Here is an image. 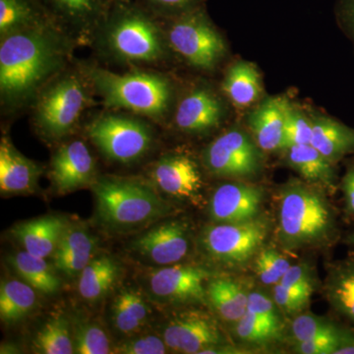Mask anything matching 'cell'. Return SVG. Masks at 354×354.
I'll use <instances>...</instances> for the list:
<instances>
[{"label":"cell","mask_w":354,"mask_h":354,"mask_svg":"<svg viewBox=\"0 0 354 354\" xmlns=\"http://www.w3.org/2000/svg\"><path fill=\"white\" fill-rule=\"evenodd\" d=\"M346 327L327 317L313 313H300L291 322V341L292 344L310 341L322 335L341 332Z\"/></svg>","instance_id":"obj_34"},{"label":"cell","mask_w":354,"mask_h":354,"mask_svg":"<svg viewBox=\"0 0 354 354\" xmlns=\"http://www.w3.org/2000/svg\"><path fill=\"white\" fill-rule=\"evenodd\" d=\"M263 151L252 135L232 127L214 139L202 153V162L212 176L232 180L256 178L263 169Z\"/></svg>","instance_id":"obj_10"},{"label":"cell","mask_w":354,"mask_h":354,"mask_svg":"<svg viewBox=\"0 0 354 354\" xmlns=\"http://www.w3.org/2000/svg\"><path fill=\"white\" fill-rule=\"evenodd\" d=\"M232 334L241 346L248 351L249 348H266L283 337L249 310L241 320L234 324Z\"/></svg>","instance_id":"obj_33"},{"label":"cell","mask_w":354,"mask_h":354,"mask_svg":"<svg viewBox=\"0 0 354 354\" xmlns=\"http://www.w3.org/2000/svg\"><path fill=\"white\" fill-rule=\"evenodd\" d=\"M162 22L172 55L193 68L212 72L225 59L227 44L204 6Z\"/></svg>","instance_id":"obj_8"},{"label":"cell","mask_w":354,"mask_h":354,"mask_svg":"<svg viewBox=\"0 0 354 354\" xmlns=\"http://www.w3.org/2000/svg\"><path fill=\"white\" fill-rule=\"evenodd\" d=\"M283 151L286 164L306 183L323 188L328 193H334L339 187L335 165L324 157L311 144L293 146Z\"/></svg>","instance_id":"obj_22"},{"label":"cell","mask_w":354,"mask_h":354,"mask_svg":"<svg viewBox=\"0 0 354 354\" xmlns=\"http://www.w3.org/2000/svg\"><path fill=\"white\" fill-rule=\"evenodd\" d=\"M78 44L55 23L0 39V106L6 116L29 111L41 90L75 60Z\"/></svg>","instance_id":"obj_1"},{"label":"cell","mask_w":354,"mask_h":354,"mask_svg":"<svg viewBox=\"0 0 354 354\" xmlns=\"http://www.w3.org/2000/svg\"><path fill=\"white\" fill-rule=\"evenodd\" d=\"M32 344L39 353H75L68 321L62 316L51 318L44 324L37 333Z\"/></svg>","instance_id":"obj_32"},{"label":"cell","mask_w":354,"mask_h":354,"mask_svg":"<svg viewBox=\"0 0 354 354\" xmlns=\"http://www.w3.org/2000/svg\"><path fill=\"white\" fill-rule=\"evenodd\" d=\"M162 339L169 351L184 354H201L209 346L227 344L218 322L203 310L180 312L165 324Z\"/></svg>","instance_id":"obj_13"},{"label":"cell","mask_w":354,"mask_h":354,"mask_svg":"<svg viewBox=\"0 0 354 354\" xmlns=\"http://www.w3.org/2000/svg\"><path fill=\"white\" fill-rule=\"evenodd\" d=\"M41 165L21 153L11 140L3 136L0 142V189L3 194L31 193L43 174Z\"/></svg>","instance_id":"obj_19"},{"label":"cell","mask_w":354,"mask_h":354,"mask_svg":"<svg viewBox=\"0 0 354 354\" xmlns=\"http://www.w3.org/2000/svg\"><path fill=\"white\" fill-rule=\"evenodd\" d=\"M191 241L192 230L187 221H165L139 235L131 248L149 262L165 267L187 257Z\"/></svg>","instance_id":"obj_14"},{"label":"cell","mask_w":354,"mask_h":354,"mask_svg":"<svg viewBox=\"0 0 354 354\" xmlns=\"http://www.w3.org/2000/svg\"><path fill=\"white\" fill-rule=\"evenodd\" d=\"M169 351L164 339L157 335L133 337L120 342L115 348L116 353L122 354H165Z\"/></svg>","instance_id":"obj_43"},{"label":"cell","mask_w":354,"mask_h":354,"mask_svg":"<svg viewBox=\"0 0 354 354\" xmlns=\"http://www.w3.org/2000/svg\"><path fill=\"white\" fill-rule=\"evenodd\" d=\"M102 225L113 232H128L169 215L171 207L153 186L141 179L104 176L91 186Z\"/></svg>","instance_id":"obj_6"},{"label":"cell","mask_w":354,"mask_h":354,"mask_svg":"<svg viewBox=\"0 0 354 354\" xmlns=\"http://www.w3.org/2000/svg\"><path fill=\"white\" fill-rule=\"evenodd\" d=\"M221 88L235 108H250L262 95V78L255 65L239 60L227 69Z\"/></svg>","instance_id":"obj_26"},{"label":"cell","mask_w":354,"mask_h":354,"mask_svg":"<svg viewBox=\"0 0 354 354\" xmlns=\"http://www.w3.org/2000/svg\"><path fill=\"white\" fill-rule=\"evenodd\" d=\"M311 297L312 295L308 293L291 290L281 286V283L274 286L272 291V298L279 308L283 313L290 316L304 313V310L308 307Z\"/></svg>","instance_id":"obj_40"},{"label":"cell","mask_w":354,"mask_h":354,"mask_svg":"<svg viewBox=\"0 0 354 354\" xmlns=\"http://www.w3.org/2000/svg\"><path fill=\"white\" fill-rule=\"evenodd\" d=\"M120 267L109 256L93 259L79 274L78 290L88 304L101 301L113 290L120 278Z\"/></svg>","instance_id":"obj_28"},{"label":"cell","mask_w":354,"mask_h":354,"mask_svg":"<svg viewBox=\"0 0 354 354\" xmlns=\"http://www.w3.org/2000/svg\"><path fill=\"white\" fill-rule=\"evenodd\" d=\"M115 1H120V0H104V2H106V6H109V4L113 3V2Z\"/></svg>","instance_id":"obj_49"},{"label":"cell","mask_w":354,"mask_h":354,"mask_svg":"<svg viewBox=\"0 0 354 354\" xmlns=\"http://www.w3.org/2000/svg\"><path fill=\"white\" fill-rule=\"evenodd\" d=\"M208 269L195 266H165L151 272L149 288L164 304L193 305L207 301V283L214 278Z\"/></svg>","instance_id":"obj_12"},{"label":"cell","mask_w":354,"mask_h":354,"mask_svg":"<svg viewBox=\"0 0 354 354\" xmlns=\"http://www.w3.org/2000/svg\"><path fill=\"white\" fill-rule=\"evenodd\" d=\"M344 195V211L349 218H354V165H351L339 183Z\"/></svg>","instance_id":"obj_45"},{"label":"cell","mask_w":354,"mask_h":354,"mask_svg":"<svg viewBox=\"0 0 354 354\" xmlns=\"http://www.w3.org/2000/svg\"><path fill=\"white\" fill-rule=\"evenodd\" d=\"M67 227L62 216H44L18 223L12 228V234L28 253L48 258L57 251Z\"/></svg>","instance_id":"obj_21"},{"label":"cell","mask_w":354,"mask_h":354,"mask_svg":"<svg viewBox=\"0 0 354 354\" xmlns=\"http://www.w3.org/2000/svg\"><path fill=\"white\" fill-rule=\"evenodd\" d=\"M265 191L247 181L221 184L212 195L209 214L214 223H234L255 220L262 215Z\"/></svg>","instance_id":"obj_17"},{"label":"cell","mask_w":354,"mask_h":354,"mask_svg":"<svg viewBox=\"0 0 354 354\" xmlns=\"http://www.w3.org/2000/svg\"><path fill=\"white\" fill-rule=\"evenodd\" d=\"M313 125L310 114L288 101L286 109L283 151L293 146L311 144Z\"/></svg>","instance_id":"obj_35"},{"label":"cell","mask_w":354,"mask_h":354,"mask_svg":"<svg viewBox=\"0 0 354 354\" xmlns=\"http://www.w3.org/2000/svg\"><path fill=\"white\" fill-rule=\"evenodd\" d=\"M279 283L291 290L312 295L317 288L315 272L307 263L291 265Z\"/></svg>","instance_id":"obj_41"},{"label":"cell","mask_w":354,"mask_h":354,"mask_svg":"<svg viewBox=\"0 0 354 354\" xmlns=\"http://www.w3.org/2000/svg\"><path fill=\"white\" fill-rule=\"evenodd\" d=\"M153 123L137 114L104 109L88 123L86 136L106 160L132 165L155 145Z\"/></svg>","instance_id":"obj_7"},{"label":"cell","mask_w":354,"mask_h":354,"mask_svg":"<svg viewBox=\"0 0 354 354\" xmlns=\"http://www.w3.org/2000/svg\"><path fill=\"white\" fill-rule=\"evenodd\" d=\"M95 245L97 239L83 228L67 227L55 253H94Z\"/></svg>","instance_id":"obj_42"},{"label":"cell","mask_w":354,"mask_h":354,"mask_svg":"<svg viewBox=\"0 0 354 354\" xmlns=\"http://www.w3.org/2000/svg\"><path fill=\"white\" fill-rule=\"evenodd\" d=\"M286 104V97H267L247 118L251 135L263 152L283 150Z\"/></svg>","instance_id":"obj_20"},{"label":"cell","mask_w":354,"mask_h":354,"mask_svg":"<svg viewBox=\"0 0 354 354\" xmlns=\"http://www.w3.org/2000/svg\"><path fill=\"white\" fill-rule=\"evenodd\" d=\"M95 93L79 60H74L39 93L29 109L32 127L44 141L60 143L76 131L95 106Z\"/></svg>","instance_id":"obj_5"},{"label":"cell","mask_w":354,"mask_h":354,"mask_svg":"<svg viewBox=\"0 0 354 354\" xmlns=\"http://www.w3.org/2000/svg\"><path fill=\"white\" fill-rule=\"evenodd\" d=\"M53 22L78 46H90L106 11L104 0H39Z\"/></svg>","instance_id":"obj_16"},{"label":"cell","mask_w":354,"mask_h":354,"mask_svg":"<svg viewBox=\"0 0 354 354\" xmlns=\"http://www.w3.org/2000/svg\"><path fill=\"white\" fill-rule=\"evenodd\" d=\"M50 177L59 193H69L92 186L97 180L94 156L82 139L60 142L50 162Z\"/></svg>","instance_id":"obj_15"},{"label":"cell","mask_w":354,"mask_h":354,"mask_svg":"<svg viewBox=\"0 0 354 354\" xmlns=\"http://www.w3.org/2000/svg\"><path fill=\"white\" fill-rule=\"evenodd\" d=\"M227 109L221 95L209 83L197 82L176 99L171 116L177 131L204 136L225 122Z\"/></svg>","instance_id":"obj_11"},{"label":"cell","mask_w":354,"mask_h":354,"mask_svg":"<svg viewBox=\"0 0 354 354\" xmlns=\"http://www.w3.org/2000/svg\"><path fill=\"white\" fill-rule=\"evenodd\" d=\"M251 353L248 349L242 348L239 344H218V346H209L203 351L201 354H245Z\"/></svg>","instance_id":"obj_47"},{"label":"cell","mask_w":354,"mask_h":354,"mask_svg":"<svg viewBox=\"0 0 354 354\" xmlns=\"http://www.w3.org/2000/svg\"><path fill=\"white\" fill-rule=\"evenodd\" d=\"M247 310L255 314L272 329L277 330L281 335L283 334L285 323H283L281 309L274 302V298L270 297L263 291H250Z\"/></svg>","instance_id":"obj_38"},{"label":"cell","mask_w":354,"mask_h":354,"mask_svg":"<svg viewBox=\"0 0 354 354\" xmlns=\"http://www.w3.org/2000/svg\"><path fill=\"white\" fill-rule=\"evenodd\" d=\"M153 184L165 194L197 201L201 197L203 177L196 160L186 153L162 156L150 169Z\"/></svg>","instance_id":"obj_18"},{"label":"cell","mask_w":354,"mask_h":354,"mask_svg":"<svg viewBox=\"0 0 354 354\" xmlns=\"http://www.w3.org/2000/svg\"><path fill=\"white\" fill-rule=\"evenodd\" d=\"M267 216L243 223H215L200 234L199 247L207 259L225 269H241L265 247L271 230Z\"/></svg>","instance_id":"obj_9"},{"label":"cell","mask_w":354,"mask_h":354,"mask_svg":"<svg viewBox=\"0 0 354 354\" xmlns=\"http://www.w3.org/2000/svg\"><path fill=\"white\" fill-rule=\"evenodd\" d=\"M53 23L39 0H0V39Z\"/></svg>","instance_id":"obj_27"},{"label":"cell","mask_w":354,"mask_h":354,"mask_svg":"<svg viewBox=\"0 0 354 354\" xmlns=\"http://www.w3.org/2000/svg\"><path fill=\"white\" fill-rule=\"evenodd\" d=\"M344 242H346L348 245L354 247V230L346 237Z\"/></svg>","instance_id":"obj_48"},{"label":"cell","mask_w":354,"mask_h":354,"mask_svg":"<svg viewBox=\"0 0 354 354\" xmlns=\"http://www.w3.org/2000/svg\"><path fill=\"white\" fill-rule=\"evenodd\" d=\"M79 64L104 109L137 114L158 124L169 120L177 93L176 84L167 74L141 67L118 74L95 62Z\"/></svg>","instance_id":"obj_3"},{"label":"cell","mask_w":354,"mask_h":354,"mask_svg":"<svg viewBox=\"0 0 354 354\" xmlns=\"http://www.w3.org/2000/svg\"><path fill=\"white\" fill-rule=\"evenodd\" d=\"M323 295L335 313L354 326V254L329 266Z\"/></svg>","instance_id":"obj_24"},{"label":"cell","mask_w":354,"mask_h":354,"mask_svg":"<svg viewBox=\"0 0 354 354\" xmlns=\"http://www.w3.org/2000/svg\"><path fill=\"white\" fill-rule=\"evenodd\" d=\"M248 288L241 281L227 277L212 278L207 283V300L225 322L241 320L248 307Z\"/></svg>","instance_id":"obj_25"},{"label":"cell","mask_w":354,"mask_h":354,"mask_svg":"<svg viewBox=\"0 0 354 354\" xmlns=\"http://www.w3.org/2000/svg\"><path fill=\"white\" fill-rule=\"evenodd\" d=\"M36 290L25 281H2L0 288V318L3 322H19L36 307Z\"/></svg>","instance_id":"obj_31"},{"label":"cell","mask_w":354,"mask_h":354,"mask_svg":"<svg viewBox=\"0 0 354 354\" xmlns=\"http://www.w3.org/2000/svg\"><path fill=\"white\" fill-rule=\"evenodd\" d=\"M204 0H136L149 12L160 20L178 17L203 6Z\"/></svg>","instance_id":"obj_39"},{"label":"cell","mask_w":354,"mask_h":354,"mask_svg":"<svg viewBox=\"0 0 354 354\" xmlns=\"http://www.w3.org/2000/svg\"><path fill=\"white\" fill-rule=\"evenodd\" d=\"M9 262L20 278L39 292L53 295L62 288L60 279L46 263V258L24 250L11 256Z\"/></svg>","instance_id":"obj_30"},{"label":"cell","mask_w":354,"mask_h":354,"mask_svg":"<svg viewBox=\"0 0 354 354\" xmlns=\"http://www.w3.org/2000/svg\"><path fill=\"white\" fill-rule=\"evenodd\" d=\"M279 246L286 252L328 248L339 239L337 212L323 188L290 178L278 190Z\"/></svg>","instance_id":"obj_4"},{"label":"cell","mask_w":354,"mask_h":354,"mask_svg":"<svg viewBox=\"0 0 354 354\" xmlns=\"http://www.w3.org/2000/svg\"><path fill=\"white\" fill-rule=\"evenodd\" d=\"M94 253L71 252L53 254V264L55 269L65 276L74 277L80 274L93 260Z\"/></svg>","instance_id":"obj_44"},{"label":"cell","mask_w":354,"mask_h":354,"mask_svg":"<svg viewBox=\"0 0 354 354\" xmlns=\"http://www.w3.org/2000/svg\"><path fill=\"white\" fill-rule=\"evenodd\" d=\"M74 351L78 354H108L111 341L101 326L82 323L77 326L73 337Z\"/></svg>","instance_id":"obj_37"},{"label":"cell","mask_w":354,"mask_h":354,"mask_svg":"<svg viewBox=\"0 0 354 354\" xmlns=\"http://www.w3.org/2000/svg\"><path fill=\"white\" fill-rule=\"evenodd\" d=\"M150 314V306L143 295L130 288L118 293L111 307L113 327L123 335L139 332L148 321Z\"/></svg>","instance_id":"obj_29"},{"label":"cell","mask_w":354,"mask_h":354,"mask_svg":"<svg viewBox=\"0 0 354 354\" xmlns=\"http://www.w3.org/2000/svg\"><path fill=\"white\" fill-rule=\"evenodd\" d=\"M337 14L342 27L354 44V0H339Z\"/></svg>","instance_id":"obj_46"},{"label":"cell","mask_w":354,"mask_h":354,"mask_svg":"<svg viewBox=\"0 0 354 354\" xmlns=\"http://www.w3.org/2000/svg\"><path fill=\"white\" fill-rule=\"evenodd\" d=\"M311 145L330 162L337 165L354 153V128L322 114L312 115Z\"/></svg>","instance_id":"obj_23"},{"label":"cell","mask_w":354,"mask_h":354,"mask_svg":"<svg viewBox=\"0 0 354 354\" xmlns=\"http://www.w3.org/2000/svg\"><path fill=\"white\" fill-rule=\"evenodd\" d=\"M253 264L258 279L266 286L279 283L291 266L288 258L272 247H264L253 260Z\"/></svg>","instance_id":"obj_36"},{"label":"cell","mask_w":354,"mask_h":354,"mask_svg":"<svg viewBox=\"0 0 354 354\" xmlns=\"http://www.w3.org/2000/svg\"><path fill=\"white\" fill-rule=\"evenodd\" d=\"M90 48L104 64L155 68L172 57L162 20L136 1L109 4Z\"/></svg>","instance_id":"obj_2"}]
</instances>
